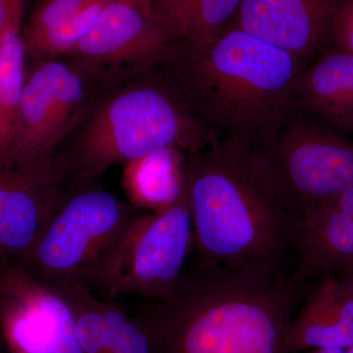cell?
<instances>
[{"label":"cell","mask_w":353,"mask_h":353,"mask_svg":"<svg viewBox=\"0 0 353 353\" xmlns=\"http://www.w3.org/2000/svg\"><path fill=\"white\" fill-rule=\"evenodd\" d=\"M353 345V294L338 275L308 285L292 317L285 352L299 353Z\"/></svg>","instance_id":"4fadbf2b"},{"label":"cell","mask_w":353,"mask_h":353,"mask_svg":"<svg viewBox=\"0 0 353 353\" xmlns=\"http://www.w3.org/2000/svg\"><path fill=\"white\" fill-rule=\"evenodd\" d=\"M80 189L57 164L32 171L0 167V268L20 267L48 222Z\"/></svg>","instance_id":"30bf717a"},{"label":"cell","mask_w":353,"mask_h":353,"mask_svg":"<svg viewBox=\"0 0 353 353\" xmlns=\"http://www.w3.org/2000/svg\"><path fill=\"white\" fill-rule=\"evenodd\" d=\"M330 1L333 2L334 4L338 6V4H340L341 2L345 1V0H330Z\"/></svg>","instance_id":"4316f807"},{"label":"cell","mask_w":353,"mask_h":353,"mask_svg":"<svg viewBox=\"0 0 353 353\" xmlns=\"http://www.w3.org/2000/svg\"><path fill=\"white\" fill-rule=\"evenodd\" d=\"M194 243L189 202L182 192L173 205L139 216L85 285L106 301L163 299L182 280Z\"/></svg>","instance_id":"52a82bcc"},{"label":"cell","mask_w":353,"mask_h":353,"mask_svg":"<svg viewBox=\"0 0 353 353\" xmlns=\"http://www.w3.org/2000/svg\"><path fill=\"white\" fill-rule=\"evenodd\" d=\"M307 288L292 275L199 263L172 294L136 310L153 353H287L285 336Z\"/></svg>","instance_id":"6da1fadb"},{"label":"cell","mask_w":353,"mask_h":353,"mask_svg":"<svg viewBox=\"0 0 353 353\" xmlns=\"http://www.w3.org/2000/svg\"><path fill=\"white\" fill-rule=\"evenodd\" d=\"M123 1L129 2V3L136 4V6L145 7V8L152 9V6L154 0H123Z\"/></svg>","instance_id":"d4e9b609"},{"label":"cell","mask_w":353,"mask_h":353,"mask_svg":"<svg viewBox=\"0 0 353 353\" xmlns=\"http://www.w3.org/2000/svg\"><path fill=\"white\" fill-rule=\"evenodd\" d=\"M0 334L10 353H57L37 301L34 279L20 267L0 268Z\"/></svg>","instance_id":"2e32d148"},{"label":"cell","mask_w":353,"mask_h":353,"mask_svg":"<svg viewBox=\"0 0 353 353\" xmlns=\"http://www.w3.org/2000/svg\"><path fill=\"white\" fill-rule=\"evenodd\" d=\"M3 348H6V347H4L3 341H2L1 338V334H0V352H1V350H3Z\"/></svg>","instance_id":"484cf974"},{"label":"cell","mask_w":353,"mask_h":353,"mask_svg":"<svg viewBox=\"0 0 353 353\" xmlns=\"http://www.w3.org/2000/svg\"><path fill=\"white\" fill-rule=\"evenodd\" d=\"M352 268L353 185L301 218L292 278L308 287L318 279Z\"/></svg>","instance_id":"7c38bea8"},{"label":"cell","mask_w":353,"mask_h":353,"mask_svg":"<svg viewBox=\"0 0 353 353\" xmlns=\"http://www.w3.org/2000/svg\"><path fill=\"white\" fill-rule=\"evenodd\" d=\"M110 0H43L21 30L27 59L62 57L92 29Z\"/></svg>","instance_id":"9a60e30c"},{"label":"cell","mask_w":353,"mask_h":353,"mask_svg":"<svg viewBox=\"0 0 353 353\" xmlns=\"http://www.w3.org/2000/svg\"><path fill=\"white\" fill-rule=\"evenodd\" d=\"M243 0H154L153 15L174 43L203 46L234 24Z\"/></svg>","instance_id":"e0dca14e"},{"label":"cell","mask_w":353,"mask_h":353,"mask_svg":"<svg viewBox=\"0 0 353 353\" xmlns=\"http://www.w3.org/2000/svg\"><path fill=\"white\" fill-rule=\"evenodd\" d=\"M196 261L266 275H292L301 220L255 170L248 150L220 141L183 153Z\"/></svg>","instance_id":"7a4b0ae2"},{"label":"cell","mask_w":353,"mask_h":353,"mask_svg":"<svg viewBox=\"0 0 353 353\" xmlns=\"http://www.w3.org/2000/svg\"><path fill=\"white\" fill-rule=\"evenodd\" d=\"M145 212L101 183L82 188L48 222L20 268L50 287L85 285Z\"/></svg>","instance_id":"8992f818"},{"label":"cell","mask_w":353,"mask_h":353,"mask_svg":"<svg viewBox=\"0 0 353 353\" xmlns=\"http://www.w3.org/2000/svg\"><path fill=\"white\" fill-rule=\"evenodd\" d=\"M311 353H353V345L347 347L326 348V350H318Z\"/></svg>","instance_id":"cb8c5ba5"},{"label":"cell","mask_w":353,"mask_h":353,"mask_svg":"<svg viewBox=\"0 0 353 353\" xmlns=\"http://www.w3.org/2000/svg\"><path fill=\"white\" fill-rule=\"evenodd\" d=\"M218 132L192 112L157 69L108 83L69 132L54 161L79 187L160 150L201 152Z\"/></svg>","instance_id":"277c9868"},{"label":"cell","mask_w":353,"mask_h":353,"mask_svg":"<svg viewBox=\"0 0 353 353\" xmlns=\"http://www.w3.org/2000/svg\"><path fill=\"white\" fill-rule=\"evenodd\" d=\"M183 152L160 150L125 165L124 185L129 202L146 212L173 205L182 196Z\"/></svg>","instance_id":"ac0fdd59"},{"label":"cell","mask_w":353,"mask_h":353,"mask_svg":"<svg viewBox=\"0 0 353 353\" xmlns=\"http://www.w3.org/2000/svg\"><path fill=\"white\" fill-rule=\"evenodd\" d=\"M301 68L289 53L232 25L212 43L176 44L155 69L222 141L250 152L296 110Z\"/></svg>","instance_id":"3957f363"},{"label":"cell","mask_w":353,"mask_h":353,"mask_svg":"<svg viewBox=\"0 0 353 353\" xmlns=\"http://www.w3.org/2000/svg\"><path fill=\"white\" fill-rule=\"evenodd\" d=\"M329 46L353 55V0H345L334 9Z\"/></svg>","instance_id":"44dd1931"},{"label":"cell","mask_w":353,"mask_h":353,"mask_svg":"<svg viewBox=\"0 0 353 353\" xmlns=\"http://www.w3.org/2000/svg\"><path fill=\"white\" fill-rule=\"evenodd\" d=\"M110 330V353H153L152 334L137 311L131 312L115 301H106Z\"/></svg>","instance_id":"ffe728a7"},{"label":"cell","mask_w":353,"mask_h":353,"mask_svg":"<svg viewBox=\"0 0 353 353\" xmlns=\"http://www.w3.org/2000/svg\"><path fill=\"white\" fill-rule=\"evenodd\" d=\"M330 0H243L234 26L296 58L303 67L329 46Z\"/></svg>","instance_id":"8fae6325"},{"label":"cell","mask_w":353,"mask_h":353,"mask_svg":"<svg viewBox=\"0 0 353 353\" xmlns=\"http://www.w3.org/2000/svg\"><path fill=\"white\" fill-rule=\"evenodd\" d=\"M175 46L152 9L110 0L92 29L62 57L114 83L157 68Z\"/></svg>","instance_id":"9c48e42d"},{"label":"cell","mask_w":353,"mask_h":353,"mask_svg":"<svg viewBox=\"0 0 353 353\" xmlns=\"http://www.w3.org/2000/svg\"><path fill=\"white\" fill-rule=\"evenodd\" d=\"M32 62L27 67L12 141L1 166L11 170L54 166L64 139L110 83L64 57Z\"/></svg>","instance_id":"ba28073f"},{"label":"cell","mask_w":353,"mask_h":353,"mask_svg":"<svg viewBox=\"0 0 353 353\" xmlns=\"http://www.w3.org/2000/svg\"><path fill=\"white\" fill-rule=\"evenodd\" d=\"M39 1H41H41H43V0H39Z\"/></svg>","instance_id":"83f0119b"},{"label":"cell","mask_w":353,"mask_h":353,"mask_svg":"<svg viewBox=\"0 0 353 353\" xmlns=\"http://www.w3.org/2000/svg\"><path fill=\"white\" fill-rule=\"evenodd\" d=\"M336 275L339 276L343 284L353 294V268L341 272V273L336 274Z\"/></svg>","instance_id":"603a6c76"},{"label":"cell","mask_w":353,"mask_h":353,"mask_svg":"<svg viewBox=\"0 0 353 353\" xmlns=\"http://www.w3.org/2000/svg\"><path fill=\"white\" fill-rule=\"evenodd\" d=\"M255 170L299 220L353 185V141L301 111L248 152Z\"/></svg>","instance_id":"5b68a950"},{"label":"cell","mask_w":353,"mask_h":353,"mask_svg":"<svg viewBox=\"0 0 353 353\" xmlns=\"http://www.w3.org/2000/svg\"><path fill=\"white\" fill-rule=\"evenodd\" d=\"M27 60L21 31L7 32L0 38V167L15 131L25 88Z\"/></svg>","instance_id":"d6986e66"},{"label":"cell","mask_w":353,"mask_h":353,"mask_svg":"<svg viewBox=\"0 0 353 353\" xmlns=\"http://www.w3.org/2000/svg\"><path fill=\"white\" fill-rule=\"evenodd\" d=\"M23 14L24 0H0V38L22 30Z\"/></svg>","instance_id":"7402d4cb"},{"label":"cell","mask_w":353,"mask_h":353,"mask_svg":"<svg viewBox=\"0 0 353 353\" xmlns=\"http://www.w3.org/2000/svg\"><path fill=\"white\" fill-rule=\"evenodd\" d=\"M297 110L341 134H353V55L323 48L297 74Z\"/></svg>","instance_id":"5bb4252c"}]
</instances>
